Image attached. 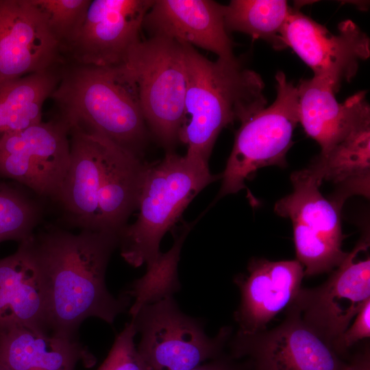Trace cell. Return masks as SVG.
I'll use <instances>...</instances> for the list:
<instances>
[{
	"label": "cell",
	"mask_w": 370,
	"mask_h": 370,
	"mask_svg": "<svg viewBox=\"0 0 370 370\" xmlns=\"http://www.w3.org/2000/svg\"><path fill=\"white\" fill-rule=\"evenodd\" d=\"M370 124L349 134L329 151L314 159L308 169L319 181L336 186L332 200L341 206L352 195L369 197Z\"/></svg>",
	"instance_id": "44dd1931"
},
{
	"label": "cell",
	"mask_w": 370,
	"mask_h": 370,
	"mask_svg": "<svg viewBox=\"0 0 370 370\" xmlns=\"http://www.w3.org/2000/svg\"><path fill=\"white\" fill-rule=\"evenodd\" d=\"M58 66L0 82V140L42 121V109L60 76Z\"/></svg>",
	"instance_id": "7402d4cb"
},
{
	"label": "cell",
	"mask_w": 370,
	"mask_h": 370,
	"mask_svg": "<svg viewBox=\"0 0 370 370\" xmlns=\"http://www.w3.org/2000/svg\"><path fill=\"white\" fill-rule=\"evenodd\" d=\"M370 336V300L357 313L352 325L332 343L334 352L342 359L358 342Z\"/></svg>",
	"instance_id": "4316f807"
},
{
	"label": "cell",
	"mask_w": 370,
	"mask_h": 370,
	"mask_svg": "<svg viewBox=\"0 0 370 370\" xmlns=\"http://www.w3.org/2000/svg\"><path fill=\"white\" fill-rule=\"evenodd\" d=\"M293 191L278 200L274 210L293 227L297 260L304 276L331 271L346 258L342 249L341 207L320 192L321 184L308 169L291 175Z\"/></svg>",
	"instance_id": "9c48e42d"
},
{
	"label": "cell",
	"mask_w": 370,
	"mask_h": 370,
	"mask_svg": "<svg viewBox=\"0 0 370 370\" xmlns=\"http://www.w3.org/2000/svg\"><path fill=\"white\" fill-rule=\"evenodd\" d=\"M230 345V355L247 360L251 370H345L346 366L291 307L278 326L254 334L237 332Z\"/></svg>",
	"instance_id": "7c38bea8"
},
{
	"label": "cell",
	"mask_w": 370,
	"mask_h": 370,
	"mask_svg": "<svg viewBox=\"0 0 370 370\" xmlns=\"http://www.w3.org/2000/svg\"><path fill=\"white\" fill-rule=\"evenodd\" d=\"M69 127L97 134L141 158L148 130L138 88L124 64L95 66L64 63L50 96Z\"/></svg>",
	"instance_id": "3957f363"
},
{
	"label": "cell",
	"mask_w": 370,
	"mask_h": 370,
	"mask_svg": "<svg viewBox=\"0 0 370 370\" xmlns=\"http://www.w3.org/2000/svg\"><path fill=\"white\" fill-rule=\"evenodd\" d=\"M220 177L210 173L208 164L173 151L149 164L138 201V218L119 235L122 258L134 267L156 260L166 232L193 199Z\"/></svg>",
	"instance_id": "5b68a950"
},
{
	"label": "cell",
	"mask_w": 370,
	"mask_h": 370,
	"mask_svg": "<svg viewBox=\"0 0 370 370\" xmlns=\"http://www.w3.org/2000/svg\"><path fill=\"white\" fill-rule=\"evenodd\" d=\"M275 79L277 97L273 103L241 121L218 198L245 188V180L261 168L286 166V156L299 123L297 88L282 71Z\"/></svg>",
	"instance_id": "52a82bcc"
},
{
	"label": "cell",
	"mask_w": 370,
	"mask_h": 370,
	"mask_svg": "<svg viewBox=\"0 0 370 370\" xmlns=\"http://www.w3.org/2000/svg\"><path fill=\"white\" fill-rule=\"evenodd\" d=\"M138 92L147 125L169 151L184 121L187 75L182 42L162 36L138 42L123 63Z\"/></svg>",
	"instance_id": "8992f818"
},
{
	"label": "cell",
	"mask_w": 370,
	"mask_h": 370,
	"mask_svg": "<svg viewBox=\"0 0 370 370\" xmlns=\"http://www.w3.org/2000/svg\"><path fill=\"white\" fill-rule=\"evenodd\" d=\"M34 262L47 296L48 325L53 334L75 338L90 317L112 324L131 298L116 297L105 281L107 267L119 246L116 234L51 229L19 243Z\"/></svg>",
	"instance_id": "6da1fadb"
},
{
	"label": "cell",
	"mask_w": 370,
	"mask_h": 370,
	"mask_svg": "<svg viewBox=\"0 0 370 370\" xmlns=\"http://www.w3.org/2000/svg\"><path fill=\"white\" fill-rule=\"evenodd\" d=\"M187 75L184 116L179 141L186 154L208 164L220 132L264 108V84L236 59L211 61L183 43Z\"/></svg>",
	"instance_id": "277c9868"
},
{
	"label": "cell",
	"mask_w": 370,
	"mask_h": 370,
	"mask_svg": "<svg viewBox=\"0 0 370 370\" xmlns=\"http://www.w3.org/2000/svg\"><path fill=\"white\" fill-rule=\"evenodd\" d=\"M153 0H90L84 20L65 48L66 62L114 66L123 64L141 40Z\"/></svg>",
	"instance_id": "4fadbf2b"
},
{
	"label": "cell",
	"mask_w": 370,
	"mask_h": 370,
	"mask_svg": "<svg viewBox=\"0 0 370 370\" xmlns=\"http://www.w3.org/2000/svg\"><path fill=\"white\" fill-rule=\"evenodd\" d=\"M137 334L134 322H127L97 370H151L140 355L134 343Z\"/></svg>",
	"instance_id": "484cf974"
},
{
	"label": "cell",
	"mask_w": 370,
	"mask_h": 370,
	"mask_svg": "<svg viewBox=\"0 0 370 370\" xmlns=\"http://www.w3.org/2000/svg\"><path fill=\"white\" fill-rule=\"evenodd\" d=\"M60 42L63 55L80 27L90 0H33Z\"/></svg>",
	"instance_id": "d4e9b609"
},
{
	"label": "cell",
	"mask_w": 370,
	"mask_h": 370,
	"mask_svg": "<svg viewBox=\"0 0 370 370\" xmlns=\"http://www.w3.org/2000/svg\"><path fill=\"white\" fill-rule=\"evenodd\" d=\"M291 10L282 0H232L224 5L225 25L229 33L264 39L280 49L283 47L282 31Z\"/></svg>",
	"instance_id": "603a6c76"
},
{
	"label": "cell",
	"mask_w": 370,
	"mask_h": 370,
	"mask_svg": "<svg viewBox=\"0 0 370 370\" xmlns=\"http://www.w3.org/2000/svg\"><path fill=\"white\" fill-rule=\"evenodd\" d=\"M131 320L140 335L137 349L151 370H190L215 359L232 330L223 327L208 336L202 322L182 312L173 295L143 305Z\"/></svg>",
	"instance_id": "ba28073f"
},
{
	"label": "cell",
	"mask_w": 370,
	"mask_h": 370,
	"mask_svg": "<svg viewBox=\"0 0 370 370\" xmlns=\"http://www.w3.org/2000/svg\"><path fill=\"white\" fill-rule=\"evenodd\" d=\"M42 214L38 202L16 187L0 182V243L28 239Z\"/></svg>",
	"instance_id": "cb8c5ba5"
},
{
	"label": "cell",
	"mask_w": 370,
	"mask_h": 370,
	"mask_svg": "<svg viewBox=\"0 0 370 370\" xmlns=\"http://www.w3.org/2000/svg\"><path fill=\"white\" fill-rule=\"evenodd\" d=\"M15 326L49 330L44 284L20 244L15 253L0 259V333Z\"/></svg>",
	"instance_id": "d6986e66"
},
{
	"label": "cell",
	"mask_w": 370,
	"mask_h": 370,
	"mask_svg": "<svg viewBox=\"0 0 370 370\" xmlns=\"http://www.w3.org/2000/svg\"><path fill=\"white\" fill-rule=\"evenodd\" d=\"M150 36H162L197 46L218 58L234 60L224 22V5L210 0H156L143 25Z\"/></svg>",
	"instance_id": "e0dca14e"
},
{
	"label": "cell",
	"mask_w": 370,
	"mask_h": 370,
	"mask_svg": "<svg viewBox=\"0 0 370 370\" xmlns=\"http://www.w3.org/2000/svg\"><path fill=\"white\" fill-rule=\"evenodd\" d=\"M65 62L60 42L33 0H0V82Z\"/></svg>",
	"instance_id": "9a60e30c"
},
{
	"label": "cell",
	"mask_w": 370,
	"mask_h": 370,
	"mask_svg": "<svg viewBox=\"0 0 370 370\" xmlns=\"http://www.w3.org/2000/svg\"><path fill=\"white\" fill-rule=\"evenodd\" d=\"M95 356L76 338L23 326L0 333V364L9 370H75L90 368Z\"/></svg>",
	"instance_id": "ffe728a7"
},
{
	"label": "cell",
	"mask_w": 370,
	"mask_h": 370,
	"mask_svg": "<svg viewBox=\"0 0 370 370\" xmlns=\"http://www.w3.org/2000/svg\"><path fill=\"white\" fill-rule=\"evenodd\" d=\"M345 370H370L369 345H365L346 362Z\"/></svg>",
	"instance_id": "f1b7e54d"
},
{
	"label": "cell",
	"mask_w": 370,
	"mask_h": 370,
	"mask_svg": "<svg viewBox=\"0 0 370 370\" xmlns=\"http://www.w3.org/2000/svg\"><path fill=\"white\" fill-rule=\"evenodd\" d=\"M69 127L56 117L0 140V177L56 199L70 161Z\"/></svg>",
	"instance_id": "8fae6325"
},
{
	"label": "cell",
	"mask_w": 370,
	"mask_h": 370,
	"mask_svg": "<svg viewBox=\"0 0 370 370\" xmlns=\"http://www.w3.org/2000/svg\"><path fill=\"white\" fill-rule=\"evenodd\" d=\"M248 274L235 278L241 292V302L234 312L237 332L254 334L267 329L270 321L294 301L304 277V269L297 260L271 261L253 259Z\"/></svg>",
	"instance_id": "2e32d148"
},
{
	"label": "cell",
	"mask_w": 370,
	"mask_h": 370,
	"mask_svg": "<svg viewBox=\"0 0 370 370\" xmlns=\"http://www.w3.org/2000/svg\"><path fill=\"white\" fill-rule=\"evenodd\" d=\"M190 370H251V365L247 360L241 362L230 355L222 354Z\"/></svg>",
	"instance_id": "83f0119b"
},
{
	"label": "cell",
	"mask_w": 370,
	"mask_h": 370,
	"mask_svg": "<svg viewBox=\"0 0 370 370\" xmlns=\"http://www.w3.org/2000/svg\"><path fill=\"white\" fill-rule=\"evenodd\" d=\"M0 370H9L0 364Z\"/></svg>",
	"instance_id": "f546056e"
},
{
	"label": "cell",
	"mask_w": 370,
	"mask_h": 370,
	"mask_svg": "<svg viewBox=\"0 0 370 370\" xmlns=\"http://www.w3.org/2000/svg\"><path fill=\"white\" fill-rule=\"evenodd\" d=\"M69 134V165L54 201L80 230H120L137 208L147 164L97 134L73 127Z\"/></svg>",
	"instance_id": "7a4b0ae2"
},
{
	"label": "cell",
	"mask_w": 370,
	"mask_h": 370,
	"mask_svg": "<svg viewBox=\"0 0 370 370\" xmlns=\"http://www.w3.org/2000/svg\"><path fill=\"white\" fill-rule=\"evenodd\" d=\"M299 123L325 153L358 129L370 124L366 91H360L343 103L335 97L338 88L328 79L313 76L297 86Z\"/></svg>",
	"instance_id": "ac0fdd59"
},
{
	"label": "cell",
	"mask_w": 370,
	"mask_h": 370,
	"mask_svg": "<svg viewBox=\"0 0 370 370\" xmlns=\"http://www.w3.org/2000/svg\"><path fill=\"white\" fill-rule=\"evenodd\" d=\"M369 246V238H362L324 283L301 288L288 306L330 346L370 300V258H358Z\"/></svg>",
	"instance_id": "30bf717a"
},
{
	"label": "cell",
	"mask_w": 370,
	"mask_h": 370,
	"mask_svg": "<svg viewBox=\"0 0 370 370\" xmlns=\"http://www.w3.org/2000/svg\"><path fill=\"white\" fill-rule=\"evenodd\" d=\"M283 47H289L314 72L338 88L343 80H350L360 60L370 55L368 36L350 20L338 25L337 34L303 13L291 10L282 31Z\"/></svg>",
	"instance_id": "5bb4252c"
}]
</instances>
